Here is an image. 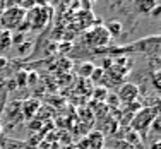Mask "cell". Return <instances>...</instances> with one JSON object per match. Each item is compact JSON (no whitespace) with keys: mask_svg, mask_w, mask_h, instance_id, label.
<instances>
[{"mask_svg":"<svg viewBox=\"0 0 161 149\" xmlns=\"http://www.w3.org/2000/svg\"><path fill=\"white\" fill-rule=\"evenodd\" d=\"M159 12H161V5L158 3V5H156L154 9H153V12L149 14V16H153V17H158V16H159Z\"/></svg>","mask_w":161,"mask_h":149,"instance_id":"12","label":"cell"},{"mask_svg":"<svg viewBox=\"0 0 161 149\" xmlns=\"http://www.w3.org/2000/svg\"><path fill=\"white\" fill-rule=\"evenodd\" d=\"M0 149H2V147H0Z\"/></svg>","mask_w":161,"mask_h":149,"instance_id":"16","label":"cell"},{"mask_svg":"<svg viewBox=\"0 0 161 149\" xmlns=\"http://www.w3.org/2000/svg\"><path fill=\"white\" fill-rule=\"evenodd\" d=\"M5 63H7V60H5V58H0V67L5 65Z\"/></svg>","mask_w":161,"mask_h":149,"instance_id":"14","label":"cell"},{"mask_svg":"<svg viewBox=\"0 0 161 149\" xmlns=\"http://www.w3.org/2000/svg\"><path fill=\"white\" fill-rule=\"evenodd\" d=\"M17 86L21 87V86H26V81H28V74L26 72H19V75H17Z\"/></svg>","mask_w":161,"mask_h":149,"instance_id":"11","label":"cell"},{"mask_svg":"<svg viewBox=\"0 0 161 149\" xmlns=\"http://www.w3.org/2000/svg\"><path fill=\"white\" fill-rule=\"evenodd\" d=\"M137 96H139V86L134 82H127L120 87L118 91V101L124 103V105H132V103L137 101Z\"/></svg>","mask_w":161,"mask_h":149,"instance_id":"6","label":"cell"},{"mask_svg":"<svg viewBox=\"0 0 161 149\" xmlns=\"http://www.w3.org/2000/svg\"><path fill=\"white\" fill-rule=\"evenodd\" d=\"M149 149H161V144H159V141H154V142L151 144V147Z\"/></svg>","mask_w":161,"mask_h":149,"instance_id":"13","label":"cell"},{"mask_svg":"<svg viewBox=\"0 0 161 149\" xmlns=\"http://www.w3.org/2000/svg\"><path fill=\"white\" fill-rule=\"evenodd\" d=\"M159 124H161V118H154L153 120V124H151V127H149V130H153L154 132V135H159Z\"/></svg>","mask_w":161,"mask_h":149,"instance_id":"10","label":"cell"},{"mask_svg":"<svg viewBox=\"0 0 161 149\" xmlns=\"http://www.w3.org/2000/svg\"><path fill=\"white\" fill-rule=\"evenodd\" d=\"M156 5H158V2H156V0H142V2H137L136 3L137 10H139L141 14H144V16L151 14L153 9H154Z\"/></svg>","mask_w":161,"mask_h":149,"instance_id":"8","label":"cell"},{"mask_svg":"<svg viewBox=\"0 0 161 149\" xmlns=\"http://www.w3.org/2000/svg\"><path fill=\"white\" fill-rule=\"evenodd\" d=\"M86 40H87V43L93 45V47H105L110 40V34L105 29V26H96V28H93L91 31H87Z\"/></svg>","mask_w":161,"mask_h":149,"instance_id":"5","label":"cell"},{"mask_svg":"<svg viewBox=\"0 0 161 149\" xmlns=\"http://www.w3.org/2000/svg\"><path fill=\"white\" fill-rule=\"evenodd\" d=\"M159 45H161V38L158 34H154V36L137 40L136 43L129 45L125 48H120V52H139L147 57H153V58H159Z\"/></svg>","mask_w":161,"mask_h":149,"instance_id":"2","label":"cell"},{"mask_svg":"<svg viewBox=\"0 0 161 149\" xmlns=\"http://www.w3.org/2000/svg\"><path fill=\"white\" fill-rule=\"evenodd\" d=\"M26 17V12L17 7L16 3H7V9L0 14V26H2L3 31H12V29L19 28L22 21Z\"/></svg>","mask_w":161,"mask_h":149,"instance_id":"4","label":"cell"},{"mask_svg":"<svg viewBox=\"0 0 161 149\" xmlns=\"http://www.w3.org/2000/svg\"><path fill=\"white\" fill-rule=\"evenodd\" d=\"M0 137H2V124H0Z\"/></svg>","mask_w":161,"mask_h":149,"instance_id":"15","label":"cell"},{"mask_svg":"<svg viewBox=\"0 0 161 149\" xmlns=\"http://www.w3.org/2000/svg\"><path fill=\"white\" fill-rule=\"evenodd\" d=\"M105 29L108 31L110 38H117V36H120V33H122V22L120 21H108L105 26Z\"/></svg>","mask_w":161,"mask_h":149,"instance_id":"9","label":"cell"},{"mask_svg":"<svg viewBox=\"0 0 161 149\" xmlns=\"http://www.w3.org/2000/svg\"><path fill=\"white\" fill-rule=\"evenodd\" d=\"M82 146L86 149H105V134L99 130L91 132L82 142Z\"/></svg>","mask_w":161,"mask_h":149,"instance_id":"7","label":"cell"},{"mask_svg":"<svg viewBox=\"0 0 161 149\" xmlns=\"http://www.w3.org/2000/svg\"><path fill=\"white\" fill-rule=\"evenodd\" d=\"M53 16V10H52V7L50 5H38L36 3V7L31 10H28L26 12V22H28V26H29V29H43L45 26L50 22V19H52Z\"/></svg>","mask_w":161,"mask_h":149,"instance_id":"3","label":"cell"},{"mask_svg":"<svg viewBox=\"0 0 161 149\" xmlns=\"http://www.w3.org/2000/svg\"><path fill=\"white\" fill-rule=\"evenodd\" d=\"M159 117V108L158 106H142L139 112H136V115L132 117V122H130V127L136 134L139 135H144L146 132H149V127H151L153 120Z\"/></svg>","mask_w":161,"mask_h":149,"instance_id":"1","label":"cell"}]
</instances>
